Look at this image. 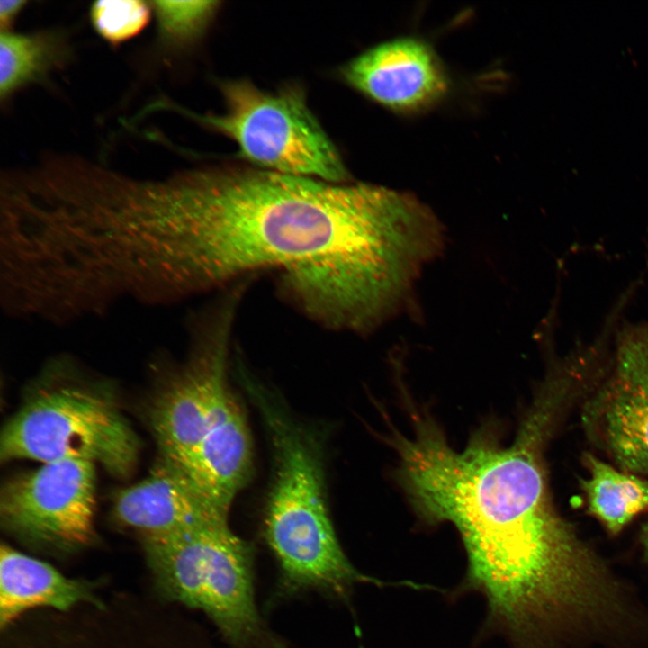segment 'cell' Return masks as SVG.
I'll return each instance as SVG.
<instances>
[{"label":"cell","instance_id":"cell-1","mask_svg":"<svg viewBox=\"0 0 648 648\" xmlns=\"http://www.w3.org/2000/svg\"><path fill=\"white\" fill-rule=\"evenodd\" d=\"M170 240L184 289L280 268L308 314L351 330L401 303L427 246L421 212L409 194L238 166L174 176Z\"/></svg>","mask_w":648,"mask_h":648},{"label":"cell","instance_id":"cell-2","mask_svg":"<svg viewBox=\"0 0 648 648\" xmlns=\"http://www.w3.org/2000/svg\"><path fill=\"white\" fill-rule=\"evenodd\" d=\"M570 396L542 386L508 447L474 438L453 449L431 426L399 440L400 477L430 523H452L467 555L459 591L481 593L488 626L535 648L581 625L605 596L613 568L555 508L544 449Z\"/></svg>","mask_w":648,"mask_h":648},{"label":"cell","instance_id":"cell-3","mask_svg":"<svg viewBox=\"0 0 648 648\" xmlns=\"http://www.w3.org/2000/svg\"><path fill=\"white\" fill-rule=\"evenodd\" d=\"M242 382L261 412L274 449V475L264 527L283 586L289 591L317 589L344 596L356 583H375L351 564L339 544L327 507L317 438L257 381L245 374Z\"/></svg>","mask_w":648,"mask_h":648},{"label":"cell","instance_id":"cell-4","mask_svg":"<svg viewBox=\"0 0 648 648\" xmlns=\"http://www.w3.org/2000/svg\"><path fill=\"white\" fill-rule=\"evenodd\" d=\"M242 289L225 297L187 364L157 393L149 422L159 455L182 470L196 457L236 464L252 455L244 411L228 380L229 344Z\"/></svg>","mask_w":648,"mask_h":648},{"label":"cell","instance_id":"cell-5","mask_svg":"<svg viewBox=\"0 0 648 648\" xmlns=\"http://www.w3.org/2000/svg\"><path fill=\"white\" fill-rule=\"evenodd\" d=\"M144 546L166 593L204 612L233 648H283L256 608L252 547L231 531L227 517Z\"/></svg>","mask_w":648,"mask_h":648},{"label":"cell","instance_id":"cell-6","mask_svg":"<svg viewBox=\"0 0 648 648\" xmlns=\"http://www.w3.org/2000/svg\"><path fill=\"white\" fill-rule=\"evenodd\" d=\"M139 451L136 434L108 396L69 385L30 398L0 437L2 462L84 460L119 477L133 471Z\"/></svg>","mask_w":648,"mask_h":648},{"label":"cell","instance_id":"cell-7","mask_svg":"<svg viewBox=\"0 0 648 648\" xmlns=\"http://www.w3.org/2000/svg\"><path fill=\"white\" fill-rule=\"evenodd\" d=\"M220 114H184L232 140L258 168L343 183L348 176L337 148L309 108L301 87L265 92L246 80L219 85Z\"/></svg>","mask_w":648,"mask_h":648},{"label":"cell","instance_id":"cell-8","mask_svg":"<svg viewBox=\"0 0 648 648\" xmlns=\"http://www.w3.org/2000/svg\"><path fill=\"white\" fill-rule=\"evenodd\" d=\"M608 327L581 421L590 440L625 472L648 475V321Z\"/></svg>","mask_w":648,"mask_h":648},{"label":"cell","instance_id":"cell-9","mask_svg":"<svg viewBox=\"0 0 648 648\" xmlns=\"http://www.w3.org/2000/svg\"><path fill=\"white\" fill-rule=\"evenodd\" d=\"M95 469L84 460L42 464L6 482L0 493L3 526L24 539L73 549L94 536Z\"/></svg>","mask_w":648,"mask_h":648},{"label":"cell","instance_id":"cell-10","mask_svg":"<svg viewBox=\"0 0 648 648\" xmlns=\"http://www.w3.org/2000/svg\"><path fill=\"white\" fill-rule=\"evenodd\" d=\"M343 79L369 99L399 112H417L438 102L448 78L434 50L415 38L380 43L347 62Z\"/></svg>","mask_w":648,"mask_h":648},{"label":"cell","instance_id":"cell-11","mask_svg":"<svg viewBox=\"0 0 648 648\" xmlns=\"http://www.w3.org/2000/svg\"><path fill=\"white\" fill-rule=\"evenodd\" d=\"M114 512L144 541L174 536L228 516L206 500L180 467L162 456L144 480L116 495Z\"/></svg>","mask_w":648,"mask_h":648},{"label":"cell","instance_id":"cell-12","mask_svg":"<svg viewBox=\"0 0 648 648\" xmlns=\"http://www.w3.org/2000/svg\"><path fill=\"white\" fill-rule=\"evenodd\" d=\"M86 584L52 565L3 544L0 552V625L8 626L29 609L67 610L90 598Z\"/></svg>","mask_w":648,"mask_h":648},{"label":"cell","instance_id":"cell-13","mask_svg":"<svg viewBox=\"0 0 648 648\" xmlns=\"http://www.w3.org/2000/svg\"><path fill=\"white\" fill-rule=\"evenodd\" d=\"M584 461L590 476L581 484L589 511L611 535H616L648 508V481L617 470L591 454H586Z\"/></svg>","mask_w":648,"mask_h":648},{"label":"cell","instance_id":"cell-14","mask_svg":"<svg viewBox=\"0 0 648 648\" xmlns=\"http://www.w3.org/2000/svg\"><path fill=\"white\" fill-rule=\"evenodd\" d=\"M67 50L59 36L50 32L0 34V96L8 98L17 89L36 81L59 65Z\"/></svg>","mask_w":648,"mask_h":648},{"label":"cell","instance_id":"cell-15","mask_svg":"<svg viewBox=\"0 0 648 648\" xmlns=\"http://www.w3.org/2000/svg\"><path fill=\"white\" fill-rule=\"evenodd\" d=\"M160 38L172 45L194 41L218 9L217 1H153Z\"/></svg>","mask_w":648,"mask_h":648},{"label":"cell","instance_id":"cell-16","mask_svg":"<svg viewBox=\"0 0 648 648\" xmlns=\"http://www.w3.org/2000/svg\"><path fill=\"white\" fill-rule=\"evenodd\" d=\"M151 7L140 0H103L90 10L95 31L112 44L124 42L138 35L150 19Z\"/></svg>","mask_w":648,"mask_h":648},{"label":"cell","instance_id":"cell-17","mask_svg":"<svg viewBox=\"0 0 648 648\" xmlns=\"http://www.w3.org/2000/svg\"><path fill=\"white\" fill-rule=\"evenodd\" d=\"M27 4L25 0H1L0 1V28L1 32H11L15 18Z\"/></svg>","mask_w":648,"mask_h":648},{"label":"cell","instance_id":"cell-18","mask_svg":"<svg viewBox=\"0 0 648 648\" xmlns=\"http://www.w3.org/2000/svg\"><path fill=\"white\" fill-rule=\"evenodd\" d=\"M641 543L644 546L645 554L648 555V521L643 526L641 532Z\"/></svg>","mask_w":648,"mask_h":648}]
</instances>
